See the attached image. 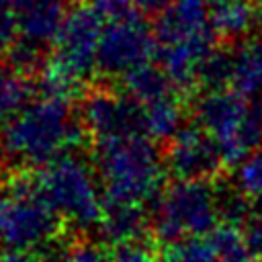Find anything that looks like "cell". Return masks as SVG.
<instances>
[{"instance_id": "obj_13", "label": "cell", "mask_w": 262, "mask_h": 262, "mask_svg": "<svg viewBox=\"0 0 262 262\" xmlns=\"http://www.w3.org/2000/svg\"><path fill=\"white\" fill-rule=\"evenodd\" d=\"M209 16L217 37L244 41L262 29V0H211Z\"/></svg>"}, {"instance_id": "obj_29", "label": "cell", "mask_w": 262, "mask_h": 262, "mask_svg": "<svg viewBox=\"0 0 262 262\" xmlns=\"http://www.w3.org/2000/svg\"><path fill=\"white\" fill-rule=\"evenodd\" d=\"M137 10L143 12V14H154V16H160L162 12H166L174 0H133Z\"/></svg>"}, {"instance_id": "obj_12", "label": "cell", "mask_w": 262, "mask_h": 262, "mask_svg": "<svg viewBox=\"0 0 262 262\" xmlns=\"http://www.w3.org/2000/svg\"><path fill=\"white\" fill-rule=\"evenodd\" d=\"M211 0H174V4L158 16V45L217 37L211 27Z\"/></svg>"}, {"instance_id": "obj_25", "label": "cell", "mask_w": 262, "mask_h": 262, "mask_svg": "<svg viewBox=\"0 0 262 262\" xmlns=\"http://www.w3.org/2000/svg\"><path fill=\"white\" fill-rule=\"evenodd\" d=\"M63 262H111V252L94 242H76L66 248Z\"/></svg>"}, {"instance_id": "obj_17", "label": "cell", "mask_w": 262, "mask_h": 262, "mask_svg": "<svg viewBox=\"0 0 262 262\" xmlns=\"http://www.w3.org/2000/svg\"><path fill=\"white\" fill-rule=\"evenodd\" d=\"M123 92L131 96L137 104H145L170 90H174V84L162 70V66H154L151 61L131 70L121 78Z\"/></svg>"}, {"instance_id": "obj_21", "label": "cell", "mask_w": 262, "mask_h": 262, "mask_svg": "<svg viewBox=\"0 0 262 262\" xmlns=\"http://www.w3.org/2000/svg\"><path fill=\"white\" fill-rule=\"evenodd\" d=\"M162 262H219V258L209 233H205L168 244Z\"/></svg>"}, {"instance_id": "obj_8", "label": "cell", "mask_w": 262, "mask_h": 262, "mask_svg": "<svg viewBox=\"0 0 262 262\" xmlns=\"http://www.w3.org/2000/svg\"><path fill=\"white\" fill-rule=\"evenodd\" d=\"M156 53V31L147 25L143 12L131 10L104 23L98 45V72L121 80L131 70L151 61Z\"/></svg>"}, {"instance_id": "obj_26", "label": "cell", "mask_w": 262, "mask_h": 262, "mask_svg": "<svg viewBox=\"0 0 262 262\" xmlns=\"http://www.w3.org/2000/svg\"><path fill=\"white\" fill-rule=\"evenodd\" d=\"M244 233H246L248 246H250L256 262H262V207H258L256 211L250 213V217L246 219Z\"/></svg>"}, {"instance_id": "obj_4", "label": "cell", "mask_w": 262, "mask_h": 262, "mask_svg": "<svg viewBox=\"0 0 262 262\" xmlns=\"http://www.w3.org/2000/svg\"><path fill=\"white\" fill-rule=\"evenodd\" d=\"M194 117L219 147L225 166L237 164L262 143V100L248 98L235 88H213L201 94Z\"/></svg>"}, {"instance_id": "obj_15", "label": "cell", "mask_w": 262, "mask_h": 262, "mask_svg": "<svg viewBox=\"0 0 262 262\" xmlns=\"http://www.w3.org/2000/svg\"><path fill=\"white\" fill-rule=\"evenodd\" d=\"M231 88L262 100V39H244L231 51Z\"/></svg>"}, {"instance_id": "obj_6", "label": "cell", "mask_w": 262, "mask_h": 262, "mask_svg": "<svg viewBox=\"0 0 262 262\" xmlns=\"http://www.w3.org/2000/svg\"><path fill=\"white\" fill-rule=\"evenodd\" d=\"M59 219L35 178L12 176L0 182V252L47 248L59 237Z\"/></svg>"}, {"instance_id": "obj_20", "label": "cell", "mask_w": 262, "mask_h": 262, "mask_svg": "<svg viewBox=\"0 0 262 262\" xmlns=\"http://www.w3.org/2000/svg\"><path fill=\"white\" fill-rule=\"evenodd\" d=\"M231 186L252 203H262V143L233 164Z\"/></svg>"}, {"instance_id": "obj_16", "label": "cell", "mask_w": 262, "mask_h": 262, "mask_svg": "<svg viewBox=\"0 0 262 262\" xmlns=\"http://www.w3.org/2000/svg\"><path fill=\"white\" fill-rule=\"evenodd\" d=\"M176 92L178 90L174 88L145 104H139L143 117V131L156 141H168L184 127V106Z\"/></svg>"}, {"instance_id": "obj_1", "label": "cell", "mask_w": 262, "mask_h": 262, "mask_svg": "<svg viewBox=\"0 0 262 262\" xmlns=\"http://www.w3.org/2000/svg\"><path fill=\"white\" fill-rule=\"evenodd\" d=\"M84 127L70 100L41 94L4 121L0 147L14 164L43 166L61 154L74 151Z\"/></svg>"}, {"instance_id": "obj_9", "label": "cell", "mask_w": 262, "mask_h": 262, "mask_svg": "<svg viewBox=\"0 0 262 262\" xmlns=\"http://www.w3.org/2000/svg\"><path fill=\"white\" fill-rule=\"evenodd\" d=\"M80 121L84 131L96 141L127 133H145L141 106L123 94H115L108 90L92 92L84 98Z\"/></svg>"}, {"instance_id": "obj_11", "label": "cell", "mask_w": 262, "mask_h": 262, "mask_svg": "<svg viewBox=\"0 0 262 262\" xmlns=\"http://www.w3.org/2000/svg\"><path fill=\"white\" fill-rule=\"evenodd\" d=\"M74 0H10L16 12L18 41L43 51L57 37Z\"/></svg>"}, {"instance_id": "obj_18", "label": "cell", "mask_w": 262, "mask_h": 262, "mask_svg": "<svg viewBox=\"0 0 262 262\" xmlns=\"http://www.w3.org/2000/svg\"><path fill=\"white\" fill-rule=\"evenodd\" d=\"M33 98V84L27 72L14 66H0V121L16 115Z\"/></svg>"}, {"instance_id": "obj_10", "label": "cell", "mask_w": 262, "mask_h": 262, "mask_svg": "<svg viewBox=\"0 0 262 262\" xmlns=\"http://www.w3.org/2000/svg\"><path fill=\"white\" fill-rule=\"evenodd\" d=\"M164 162L170 174L184 180H211L219 168L225 166L219 147L199 125L182 127L168 139Z\"/></svg>"}, {"instance_id": "obj_19", "label": "cell", "mask_w": 262, "mask_h": 262, "mask_svg": "<svg viewBox=\"0 0 262 262\" xmlns=\"http://www.w3.org/2000/svg\"><path fill=\"white\" fill-rule=\"evenodd\" d=\"M209 237L215 246L219 262H256L248 246L246 233L239 231L235 223H229V221L219 223L213 231H209Z\"/></svg>"}, {"instance_id": "obj_28", "label": "cell", "mask_w": 262, "mask_h": 262, "mask_svg": "<svg viewBox=\"0 0 262 262\" xmlns=\"http://www.w3.org/2000/svg\"><path fill=\"white\" fill-rule=\"evenodd\" d=\"M0 262H53L39 250H29V252H2Z\"/></svg>"}, {"instance_id": "obj_23", "label": "cell", "mask_w": 262, "mask_h": 262, "mask_svg": "<svg viewBox=\"0 0 262 262\" xmlns=\"http://www.w3.org/2000/svg\"><path fill=\"white\" fill-rule=\"evenodd\" d=\"M16 39H18L16 12L10 0H0V63L8 59Z\"/></svg>"}, {"instance_id": "obj_22", "label": "cell", "mask_w": 262, "mask_h": 262, "mask_svg": "<svg viewBox=\"0 0 262 262\" xmlns=\"http://www.w3.org/2000/svg\"><path fill=\"white\" fill-rule=\"evenodd\" d=\"M199 84L207 90L225 88L231 84V51L215 47V51L205 59L199 76Z\"/></svg>"}, {"instance_id": "obj_14", "label": "cell", "mask_w": 262, "mask_h": 262, "mask_svg": "<svg viewBox=\"0 0 262 262\" xmlns=\"http://www.w3.org/2000/svg\"><path fill=\"white\" fill-rule=\"evenodd\" d=\"M145 229H147V215L143 211V205L104 199L98 231L108 244L115 246L129 239H141Z\"/></svg>"}, {"instance_id": "obj_2", "label": "cell", "mask_w": 262, "mask_h": 262, "mask_svg": "<svg viewBox=\"0 0 262 262\" xmlns=\"http://www.w3.org/2000/svg\"><path fill=\"white\" fill-rule=\"evenodd\" d=\"M92 164L106 201L145 205L164 190V154L147 133L96 139Z\"/></svg>"}, {"instance_id": "obj_7", "label": "cell", "mask_w": 262, "mask_h": 262, "mask_svg": "<svg viewBox=\"0 0 262 262\" xmlns=\"http://www.w3.org/2000/svg\"><path fill=\"white\" fill-rule=\"evenodd\" d=\"M219 188L211 180L176 178L154 201L151 229L164 244L205 235L219 225Z\"/></svg>"}, {"instance_id": "obj_27", "label": "cell", "mask_w": 262, "mask_h": 262, "mask_svg": "<svg viewBox=\"0 0 262 262\" xmlns=\"http://www.w3.org/2000/svg\"><path fill=\"white\" fill-rule=\"evenodd\" d=\"M88 4L98 12V16L106 23L111 18L123 16L131 10H137L133 0H88Z\"/></svg>"}, {"instance_id": "obj_3", "label": "cell", "mask_w": 262, "mask_h": 262, "mask_svg": "<svg viewBox=\"0 0 262 262\" xmlns=\"http://www.w3.org/2000/svg\"><path fill=\"white\" fill-rule=\"evenodd\" d=\"M104 20L86 4H74L53 39L49 57L41 63L39 86L43 94L74 100L88 78L98 70V45Z\"/></svg>"}, {"instance_id": "obj_5", "label": "cell", "mask_w": 262, "mask_h": 262, "mask_svg": "<svg viewBox=\"0 0 262 262\" xmlns=\"http://www.w3.org/2000/svg\"><path fill=\"white\" fill-rule=\"evenodd\" d=\"M35 182L53 211L70 225L78 229L98 227L104 192L94 164L68 151L43 164Z\"/></svg>"}, {"instance_id": "obj_24", "label": "cell", "mask_w": 262, "mask_h": 262, "mask_svg": "<svg viewBox=\"0 0 262 262\" xmlns=\"http://www.w3.org/2000/svg\"><path fill=\"white\" fill-rule=\"evenodd\" d=\"M111 262H162L156 258L154 250L141 239H129L115 244L111 250Z\"/></svg>"}]
</instances>
